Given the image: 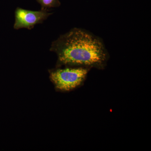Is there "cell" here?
<instances>
[{
  "label": "cell",
  "instance_id": "cell-1",
  "mask_svg": "<svg viewBox=\"0 0 151 151\" xmlns=\"http://www.w3.org/2000/svg\"><path fill=\"white\" fill-rule=\"evenodd\" d=\"M50 50L57 56L56 67H81L103 70L110 57L101 39L77 28L52 42Z\"/></svg>",
  "mask_w": 151,
  "mask_h": 151
},
{
  "label": "cell",
  "instance_id": "cell-2",
  "mask_svg": "<svg viewBox=\"0 0 151 151\" xmlns=\"http://www.w3.org/2000/svg\"><path fill=\"white\" fill-rule=\"evenodd\" d=\"M90 69L81 67H56L49 70L50 78L57 91L70 92L84 84Z\"/></svg>",
  "mask_w": 151,
  "mask_h": 151
},
{
  "label": "cell",
  "instance_id": "cell-3",
  "mask_svg": "<svg viewBox=\"0 0 151 151\" xmlns=\"http://www.w3.org/2000/svg\"><path fill=\"white\" fill-rule=\"evenodd\" d=\"M52 14V13L45 10L33 11L17 7L15 11L14 29H32L36 25L42 23Z\"/></svg>",
  "mask_w": 151,
  "mask_h": 151
},
{
  "label": "cell",
  "instance_id": "cell-4",
  "mask_svg": "<svg viewBox=\"0 0 151 151\" xmlns=\"http://www.w3.org/2000/svg\"><path fill=\"white\" fill-rule=\"evenodd\" d=\"M41 6V9L47 10L52 8L58 7L60 5L59 0H36Z\"/></svg>",
  "mask_w": 151,
  "mask_h": 151
}]
</instances>
